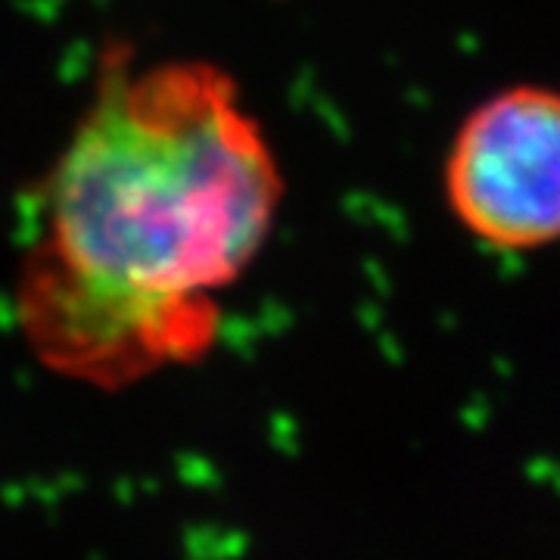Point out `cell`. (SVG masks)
I'll return each instance as SVG.
<instances>
[{"label":"cell","instance_id":"cell-1","mask_svg":"<svg viewBox=\"0 0 560 560\" xmlns=\"http://www.w3.org/2000/svg\"><path fill=\"white\" fill-rule=\"evenodd\" d=\"M280 202L278 156L221 66H138L109 47L22 265L28 349L106 389L202 359L219 340L215 300L261 256Z\"/></svg>","mask_w":560,"mask_h":560},{"label":"cell","instance_id":"cell-2","mask_svg":"<svg viewBox=\"0 0 560 560\" xmlns=\"http://www.w3.org/2000/svg\"><path fill=\"white\" fill-rule=\"evenodd\" d=\"M445 200L492 249L529 253L560 241V91L514 84L460 121L445 156Z\"/></svg>","mask_w":560,"mask_h":560}]
</instances>
